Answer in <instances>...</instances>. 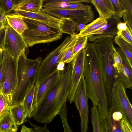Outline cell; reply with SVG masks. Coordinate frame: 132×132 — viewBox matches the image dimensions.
I'll list each match as a JSON object with an SVG mask.
<instances>
[{"mask_svg": "<svg viewBox=\"0 0 132 132\" xmlns=\"http://www.w3.org/2000/svg\"><path fill=\"white\" fill-rule=\"evenodd\" d=\"M84 75L88 98L97 107L100 120L105 119L109 110L102 61L93 43H87Z\"/></svg>", "mask_w": 132, "mask_h": 132, "instance_id": "6da1fadb", "label": "cell"}, {"mask_svg": "<svg viewBox=\"0 0 132 132\" xmlns=\"http://www.w3.org/2000/svg\"><path fill=\"white\" fill-rule=\"evenodd\" d=\"M71 62L61 72L59 80L41 103L33 111L31 118L46 125L59 113L69 95L72 71Z\"/></svg>", "mask_w": 132, "mask_h": 132, "instance_id": "7a4b0ae2", "label": "cell"}, {"mask_svg": "<svg viewBox=\"0 0 132 132\" xmlns=\"http://www.w3.org/2000/svg\"><path fill=\"white\" fill-rule=\"evenodd\" d=\"M25 50L19 57L18 62V82L13 94L12 106L22 104L28 89L35 84L38 71L42 60L39 57L34 59H28Z\"/></svg>", "mask_w": 132, "mask_h": 132, "instance_id": "3957f363", "label": "cell"}, {"mask_svg": "<svg viewBox=\"0 0 132 132\" xmlns=\"http://www.w3.org/2000/svg\"><path fill=\"white\" fill-rule=\"evenodd\" d=\"M23 18L27 28L21 35L27 47L55 41L62 37L63 33L60 28L53 27L35 20Z\"/></svg>", "mask_w": 132, "mask_h": 132, "instance_id": "277c9868", "label": "cell"}, {"mask_svg": "<svg viewBox=\"0 0 132 132\" xmlns=\"http://www.w3.org/2000/svg\"><path fill=\"white\" fill-rule=\"evenodd\" d=\"M18 58L14 57L6 51L3 52L2 62L4 73L0 92L2 93L12 106L13 94L18 82L17 70Z\"/></svg>", "mask_w": 132, "mask_h": 132, "instance_id": "5b68a950", "label": "cell"}, {"mask_svg": "<svg viewBox=\"0 0 132 132\" xmlns=\"http://www.w3.org/2000/svg\"><path fill=\"white\" fill-rule=\"evenodd\" d=\"M71 40L70 36H67L58 46L42 60L38 69L35 83V86L40 83L56 69Z\"/></svg>", "mask_w": 132, "mask_h": 132, "instance_id": "8992f818", "label": "cell"}, {"mask_svg": "<svg viewBox=\"0 0 132 132\" xmlns=\"http://www.w3.org/2000/svg\"><path fill=\"white\" fill-rule=\"evenodd\" d=\"M88 98L83 75L77 89L73 100L80 116L81 132H87L88 130Z\"/></svg>", "mask_w": 132, "mask_h": 132, "instance_id": "52a82bcc", "label": "cell"}, {"mask_svg": "<svg viewBox=\"0 0 132 132\" xmlns=\"http://www.w3.org/2000/svg\"><path fill=\"white\" fill-rule=\"evenodd\" d=\"M43 9L46 12L54 17L60 19L63 18L70 19L76 23L87 24L94 20V14L90 5L87 9L84 10Z\"/></svg>", "mask_w": 132, "mask_h": 132, "instance_id": "ba28073f", "label": "cell"}, {"mask_svg": "<svg viewBox=\"0 0 132 132\" xmlns=\"http://www.w3.org/2000/svg\"><path fill=\"white\" fill-rule=\"evenodd\" d=\"M126 88L119 80H116L112 92L113 105L132 124V106L126 93Z\"/></svg>", "mask_w": 132, "mask_h": 132, "instance_id": "9c48e42d", "label": "cell"}, {"mask_svg": "<svg viewBox=\"0 0 132 132\" xmlns=\"http://www.w3.org/2000/svg\"><path fill=\"white\" fill-rule=\"evenodd\" d=\"M86 52L85 48L82 49L75 55L71 62L70 89L68 98L71 104L73 102L77 89L84 75Z\"/></svg>", "mask_w": 132, "mask_h": 132, "instance_id": "30bf717a", "label": "cell"}, {"mask_svg": "<svg viewBox=\"0 0 132 132\" xmlns=\"http://www.w3.org/2000/svg\"><path fill=\"white\" fill-rule=\"evenodd\" d=\"M27 47L22 35L8 24L6 28L4 42L2 49L13 57L18 58Z\"/></svg>", "mask_w": 132, "mask_h": 132, "instance_id": "8fae6325", "label": "cell"}, {"mask_svg": "<svg viewBox=\"0 0 132 132\" xmlns=\"http://www.w3.org/2000/svg\"><path fill=\"white\" fill-rule=\"evenodd\" d=\"M61 72L56 69L40 83L35 86L33 111L57 83L60 78Z\"/></svg>", "mask_w": 132, "mask_h": 132, "instance_id": "7c38bea8", "label": "cell"}, {"mask_svg": "<svg viewBox=\"0 0 132 132\" xmlns=\"http://www.w3.org/2000/svg\"><path fill=\"white\" fill-rule=\"evenodd\" d=\"M106 20V24L88 36L90 41L93 42L99 38L114 37L117 35L118 31L117 25L119 22H121L120 19L112 16Z\"/></svg>", "mask_w": 132, "mask_h": 132, "instance_id": "4fadbf2b", "label": "cell"}, {"mask_svg": "<svg viewBox=\"0 0 132 132\" xmlns=\"http://www.w3.org/2000/svg\"><path fill=\"white\" fill-rule=\"evenodd\" d=\"M13 10L15 13L23 18L39 21L53 27L60 28L62 19H57L48 14L43 10V8L37 13L19 9Z\"/></svg>", "mask_w": 132, "mask_h": 132, "instance_id": "5bb4252c", "label": "cell"}, {"mask_svg": "<svg viewBox=\"0 0 132 132\" xmlns=\"http://www.w3.org/2000/svg\"><path fill=\"white\" fill-rule=\"evenodd\" d=\"M122 114L113 105L109 109L105 119L108 132H123L121 124Z\"/></svg>", "mask_w": 132, "mask_h": 132, "instance_id": "9a60e30c", "label": "cell"}, {"mask_svg": "<svg viewBox=\"0 0 132 132\" xmlns=\"http://www.w3.org/2000/svg\"><path fill=\"white\" fill-rule=\"evenodd\" d=\"M121 55L123 67V72L116 76V80H119L126 88L131 89L132 87V68L129 65L123 53L119 48L115 47Z\"/></svg>", "mask_w": 132, "mask_h": 132, "instance_id": "2e32d148", "label": "cell"}, {"mask_svg": "<svg viewBox=\"0 0 132 132\" xmlns=\"http://www.w3.org/2000/svg\"><path fill=\"white\" fill-rule=\"evenodd\" d=\"M101 18L106 20L114 16V12L110 0H91Z\"/></svg>", "mask_w": 132, "mask_h": 132, "instance_id": "e0dca14e", "label": "cell"}, {"mask_svg": "<svg viewBox=\"0 0 132 132\" xmlns=\"http://www.w3.org/2000/svg\"><path fill=\"white\" fill-rule=\"evenodd\" d=\"M6 19L8 24L21 35L27 28L23 18L15 13L7 15Z\"/></svg>", "mask_w": 132, "mask_h": 132, "instance_id": "ac0fdd59", "label": "cell"}, {"mask_svg": "<svg viewBox=\"0 0 132 132\" xmlns=\"http://www.w3.org/2000/svg\"><path fill=\"white\" fill-rule=\"evenodd\" d=\"M107 22L106 20L99 17L90 23L87 24L85 27L78 34V36H88L90 35L106 24Z\"/></svg>", "mask_w": 132, "mask_h": 132, "instance_id": "d6986e66", "label": "cell"}, {"mask_svg": "<svg viewBox=\"0 0 132 132\" xmlns=\"http://www.w3.org/2000/svg\"><path fill=\"white\" fill-rule=\"evenodd\" d=\"M35 89V84L28 89L22 104L27 118H31L33 111V105Z\"/></svg>", "mask_w": 132, "mask_h": 132, "instance_id": "ffe728a7", "label": "cell"}, {"mask_svg": "<svg viewBox=\"0 0 132 132\" xmlns=\"http://www.w3.org/2000/svg\"><path fill=\"white\" fill-rule=\"evenodd\" d=\"M114 41L119 46L129 65L132 68V45L117 35L114 37Z\"/></svg>", "mask_w": 132, "mask_h": 132, "instance_id": "44dd1931", "label": "cell"}, {"mask_svg": "<svg viewBox=\"0 0 132 132\" xmlns=\"http://www.w3.org/2000/svg\"><path fill=\"white\" fill-rule=\"evenodd\" d=\"M18 129L10 111L0 117V132H8L10 131H17Z\"/></svg>", "mask_w": 132, "mask_h": 132, "instance_id": "7402d4cb", "label": "cell"}, {"mask_svg": "<svg viewBox=\"0 0 132 132\" xmlns=\"http://www.w3.org/2000/svg\"><path fill=\"white\" fill-rule=\"evenodd\" d=\"M10 111L17 126L23 124L27 118L22 104H16L11 106Z\"/></svg>", "mask_w": 132, "mask_h": 132, "instance_id": "603a6c76", "label": "cell"}, {"mask_svg": "<svg viewBox=\"0 0 132 132\" xmlns=\"http://www.w3.org/2000/svg\"><path fill=\"white\" fill-rule=\"evenodd\" d=\"M43 0H26L18 9L28 12L37 13L43 8Z\"/></svg>", "mask_w": 132, "mask_h": 132, "instance_id": "cb8c5ba5", "label": "cell"}, {"mask_svg": "<svg viewBox=\"0 0 132 132\" xmlns=\"http://www.w3.org/2000/svg\"><path fill=\"white\" fill-rule=\"evenodd\" d=\"M70 36L71 41L60 62H64L65 64L71 62L75 57L73 55V50L78 36V34L76 33L70 35Z\"/></svg>", "mask_w": 132, "mask_h": 132, "instance_id": "d4e9b609", "label": "cell"}, {"mask_svg": "<svg viewBox=\"0 0 132 132\" xmlns=\"http://www.w3.org/2000/svg\"><path fill=\"white\" fill-rule=\"evenodd\" d=\"M61 19L60 28L62 33L68 34L70 35L76 33V23L72 20L65 18Z\"/></svg>", "mask_w": 132, "mask_h": 132, "instance_id": "484cf974", "label": "cell"}, {"mask_svg": "<svg viewBox=\"0 0 132 132\" xmlns=\"http://www.w3.org/2000/svg\"><path fill=\"white\" fill-rule=\"evenodd\" d=\"M112 4L114 16L119 19L121 18L127 11L123 0H110Z\"/></svg>", "mask_w": 132, "mask_h": 132, "instance_id": "4316f807", "label": "cell"}, {"mask_svg": "<svg viewBox=\"0 0 132 132\" xmlns=\"http://www.w3.org/2000/svg\"><path fill=\"white\" fill-rule=\"evenodd\" d=\"M91 110V122L93 132H102L101 120L97 107L93 106Z\"/></svg>", "mask_w": 132, "mask_h": 132, "instance_id": "83f0119b", "label": "cell"}, {"mask_svg": "<svg viewBox=\"0 0 132 132\" xmlns=\"http://www.w3.org/2000/svg\"><path fill=\"white\" fill-rule=\"evenodd\" d=\"M114 65L116 69V76L123 72V67L121 56L114 47L113 53Z\"/></svg>", "mask_w": 132, "mask_h": 132, "instance_id": "f1b7e54d", "label": "cell"}, {"mask_svg": "<svg viewBox=\"0 0 132 132\" xmlns=\"http://www.w3.org/2000/svg\"><path fill=\"white\" fill-rule=\"evenodd\" d=\"M88 39V36H78L74 46L73 55L75 57L78 53L86 46Z\"/></svg>", "mask_w": 132, "mask_h": 132, "instance_id": "f546056e", "label": "cell"}, {"mask_svg": "<svg viewBox=\"0 0 132 132\" xmlns=\"http://www.w3.org/2000/svg\"><path fill=\"white\" fill-rule=\"evenodd\" d=\"M11 107L6 97L0 92V117L10 111Z\"/></svg>", "mask_w": 132, "mask_h": 132, "instance_id": "4dcf8cb0", "label": "cell"}, {"mask_svg": "<svg viewBox=\"0 0 132 132\" xmlns=\"http://www.w3.org/2000/svg\"><path fill=\"white\" fill-rule=\"evenodd\" d=\"M14 10V6L12 0H0V11L6 15Z\"/></svg>", "mask_w": 132, "mask_h": 132, "instance_id": "1f68e13d", "label": "cell"}, {"mask_svg": "<svg viewBox=\"0 0 132 132\" xmlns=\"http://www.w3.org/2000/svg\"><path fill=\"white\" fill-rule=\"evenodd\" d=\"M117 35L132 45V32L128 28L125 31H118Z\"/></svg>", "mask_w": 132, "mask_h": 132, "instance_id": "d6a6232c", "label": "cell"}, {"mask_svg": "<svg viewBox=\"0 0 132 132\" xmlns=\"http://www.w3.org/2000/svg\"><path fill=\"white\" fill-rule=\"evenodd\" d=\"M124 22H126L128 28L132 32V12L127 11L123 16Z\"/></svg>", "mask_w": 132, "mask_h": 132, "instance_id": "836d02e7", "label": "cell"}, {"mask_svg": "<svg viewBox=\"0 0 132 132\" xmlns=\"http://www.w3.org/2000/svg\"><path fill=\"white\" fill-rule=\"evenodd\" d=\"M121 124L123 132H132V125L126 118L122 117Z\"/></svg>", "mask_w": 132, "mask_h": 132, "instance_id": "e575fe53", "label": "cell"}, {"mask_svg": "<svg viewBox=\"0 0 132 132\" xmlns=\"http://www.w3.org/2000/svg\"><path fill=\"white\" fill-rule=\"evenodd\" d=\"M33 132H50L45 125L43 127L37 126L30 122Z\"/></svg>", "mask_w": 132, "mask_h": 132, "instance_id": "d590c367", "label": "cell"}, {"mask_svg": "<svg viewBox=\"0 0 132 132\" xmlns=\"http://www.w3.org/2000/svg\"><path fill=\"white\" fill-rule=\"evenodd\" d=\"M6 27L0 31V49H2L4 44Z\"/></svg>", "mask_w": 132, "mask_h": 132, "instance_id": "8d00e7d4", "label": "cell"}, {"mask_svg": "<svg viewBox=\"0 0 132 132\" xmlns=\"http://www.w3.org/2000/svg\"><path fill=\"white\" fill-rule=\"evenodd\" d=\"M117 28L119 31H125L128 28L126 22H119L117 25Z\"/></svg>", "mask_w": 132, "mask_h": 132, "instance_id": "74e56055", "label": "cell"}, {"mask_svg": "<svg viewBox=\"0 0 132 132\" xmlns=\"http://www.w3.org/2000/svg\"><path fill=\"white\" fill-rule=\"evenodd\" d=\"M12 0L13 4L14 10L18 9L26 1V0Z\"/></svg>", "mask_w": 132, "mask_h": 132, "instance_id": "f35d334b", "label": "cell"}, {"mask_svg": "<svg viewBox=\"0 0 132 132\" xmlns=\"http://www.w3.org/2000/svg\"><path fill=\"white\" fill-rule=\"evenodd\" d=\"M127 11L132 12V0H123Z\"/></svg>", "mask_w": 132, "mask_h": 132, "instance_id": "ab89813d", "label": "cell"}, {"mask_svg": "<svg viewBox=\"0 0 132 132\" xmlns=\"http://www.w3.org/2000/svg\"><path fill=\"white\" fill-rule=\"evenodd\" d=\"M4 73V67L2 62L0 65V87L1 86L3 78Z\"/></svg>", "mask_w": 132, "mask_h": 132, "instance_id": "60d3db41", "label": "cell"}, {"mask_svg": "<svg viewBox=\"0 0 132 132\" xmlns=\"http://www.w3.org/2000/svg\"><path fill=\"white\" fill-rule=\"evenodd\" d=\"M102 132H108L107 127L105 119L101 120Z\"/></svg>", "mask_w": 132, "mask_h": 132, "instance_id": "b9f144b4", "label": "cell"}, {"mask_svg": "<svg viewBox=\"0 0 132 132\" xmlns=\"http://www.w3.org/2000/svg\"><path fill=\"white\" fill-rule=\"evenodd\" d=\"M86 25V24L83 23H76V30L80 32L85 27Z\"/></svg>", "mask_w": 132, "mask_h": 132, "instance_id": "7bdbcfd3", "label": "cell"}, {"mask_svg": "<svg viewBox=\"0 0 132 132\" xmlns=\"http://www.w3.org/2000/svg\"><path fill=\"white\" fill-rule=\"evenodd\" d=\"M65 63L61 62L58 64L56 69L59 71L61 72L63 71L65 67Z\"/></svg>", "mask_w": 132, "mask_h": 132, "instance_id": "ee69618b", "label": "cell"}, {"mask_svg": "<svg viewBox=\"0 0 132 132\" xmlns=\"http://www.w3.org/2000/svg\"><path fill=\"white\" fill-rule=\"evenodd\" d=\"M6 18L0 22V31L8 25Z\"/></svg>", "mask_w": 132, "mask_h": 132, "instance_id": "f6af8a7d", "label": "cell"}, {"mask_svg": "<svg viewBox=\"0 0 132 132\" xmlns=\"http://www.w3.org/2000/svg\"><path fill=\"white\" fill-rule=\"evenodd\" d=\"M20 132H33L31 128L27 127L25 125H23L22 127Z\"/></svg>", "mask_w": 132, "mask_h": 132, "instance_id": "bcb514c9", "label": "cell"}, {"mask_svg": "<svg viewBox=\"0 0 132 132\" xmlns=\"http://www.w3.org/2000/svg\"><path fill=\"white\" fill-rule=\"evenodd\" d=\"M6 15L0 11V22L6 18Z\"/></svg>", "mask_w": 132, "mask_h": 132, "instance_id": "7dc6e473", "label": "cell"}, {"mask_svg": "<svg viewBox=\"0 0 132 132\" xmlns=\"http://www.w3.org/2000/svg\"><path fill=\"white\" fill-rule=\"evenodd\" d=\"M3 49H0V65L3 59Z\"/></svg>", "mask_w": 132, "mask_h": 132, "instance_id": "c3c4849f", "label": "cell"}]
</instances>
